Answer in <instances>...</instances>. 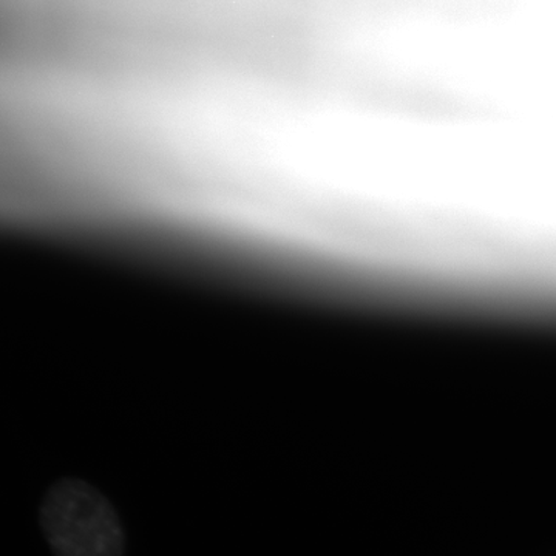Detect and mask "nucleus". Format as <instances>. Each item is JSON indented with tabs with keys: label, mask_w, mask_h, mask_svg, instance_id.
<instances>
[{
	"label": "nucleus",
	"mask_w": 556,
	"mask_h": 556,
	"mask_svg": "<svg viewBox=\"0 0 556 556\" xmlns=\"http://www.w3.org/2000/svg\"><path fill=\"white\" fill-rule=\"evenodd\" d=\"M39 526L53 556H123L126 551L118 511L84 479L62 478L47 490Z\"/></svg>",
	"instance_id": "1"
}]
</instances>
